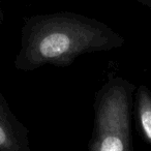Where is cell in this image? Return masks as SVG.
<instances>
[{
  "instance_id": "obj_2",
  "label": "cell",
  "mask_w": 151,
  "mask_h": 151,
  "mask_svg": "<svg viewBox=\"0 0 151 151\" xmlns=\"http://www.w3.org/2000/svg\"><path fill=\"white\" fill-rule=\"evenodd\" d=\"M136 85L116 75L95 93L94 123L88 151H134L132 115Z\"/></svg>"
},
{
  "instance_id": "obj_4",
  "label": "cell",
  "mask_w": 151,
  "mask_h": 151,
  "mask_svg": "<svg viewBox=\"0 0 151 151\" xmlns=\"http://www.w3.org/2000/svg\"><path fill=\"white\" fill-rule=\"evenodd\" d=\"M134 114L141 137L151 146V91L144 84L134 92Z\"/></svg>"
},
{
  "instance_id": "obj_6",
  "label": "cell",
  "mask_w": 151,
  "mask_h": 151,
  "mask_svg": "<svg viewBox=\"0 0 151 151\" xmlns=\"http://www.w3.org/2000/svg\"><path fill=\"white\" fill-rule=\"evenodd\" d=\"M3 21V12H2V7H1V4H0V23Z\"/></svg>"
},
{
  "instance_id": "obj_1",
  "label": "cell",
  "mask_w": 151,
  "mask_h": 151,
  "mask_svg": "<svg viewBox=\"0 0 151 151\" xmlns=\"http://www.w3.org/2000/svg\"><path fill=\"white\" fill-rule=\"evenodd\" d=\"M125 38L104 22L69 12L35 15L24 21L15 67H67L79 56L121 48Z\"/></svg>"
},
{
  "instance_id": "obj_5",
  "label": "cell",
  "mask_w": 151,
  "mask_h": 151,
  "mask_svg": "<svg viewBox=\"0 0 151 151\" xmlns=\"http://www.w3.org/2000/svg\"><path fill=\"white\" fill-rule=\"evenodd\" d=\"M136 1L142 3L143 5H145V6L149 7L151 9V0H136Z\"/></svg>"
},
{
  "instance_id": "obj_3",
  "label": "cell",
  "mask_w": 151,
  "mask_h": 151,
  "mask_svg": "<svg viewBox=\"0 0 151 151\" xmlns=\"http://www.w3.org/2000/svg\"><path fill=\"white\" fill-rule=\"evenodd\" d=\"M0 151H31L29 130L0 93Z\"/></svg>"
}]
</instances>
